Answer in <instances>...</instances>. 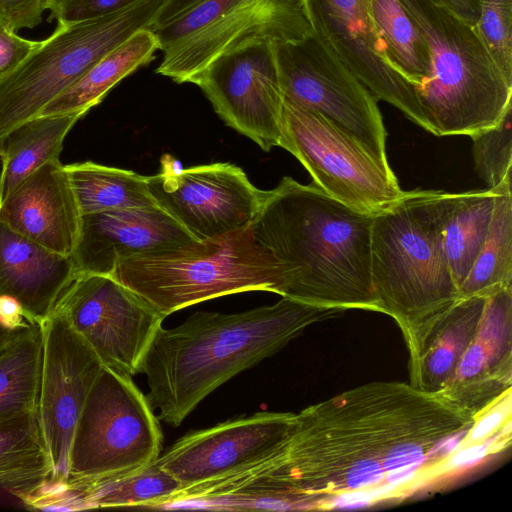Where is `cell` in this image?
<instances>
[{
	"instance_id": "cell-1",
	"label": "cell",
	"mask_w": 512,
	"mask_h": 512,
	"mask_svg": "<svg viewBox=\"0 0 512 512\" xmlns=\"http://www.w3.org/2000/svg\"><path fill=\"white\" fill-rule=\"evenodd\" d=\"M474 423L410 383L373 382L294 414L283 444L248 473L288 510L327 509L432 472Z\"/></svg>"
},
{
	"instance_id": "cell-2",
	"label": "cell",
	"mask_w": 512,
	"mask_h": 512,
	"mask_svg": "<svg viewBox=\"0 0 512 512\" xmlns=\"http://www.w3.org/2000/svg\"><path fill=\"white\" fill-rule=\"evenodd\" d=\"M346 310L282 297L239 313L198 311L154 335L139 366L158 420L173 427L216 388L272 356L308 326Z\"/></svg>"
},
{
	"instance_id": "cell-3",
	"label": "cell",
	"mask_w": 512,
	"mask_h": 512,
	"mask_svg": "<svg viewBox=\"0 0 512 512\" xmlns=\"http://www.w3.org/2000/svg\"><path fill=\"white\" fill-rule=\"evenodd\" d=\"M373 216L289 176L267 190L250 225L283 266L282 297L312 305L383 313L371 276Z\"/></svg>"
},
{
	"instance_id": "cell-4",
	"label": "cell",
	"mask_w": 512,
	"mask_h": 512,
	"mask_svg": "<svg viewBox=\"0 0 512 512\" xmlns=\"http://www.w3.org/2000/svg\"><path fill=\"white\" fill-rule=\"evenodd\" d=\"M450 193L405 191L373 216L371 276L384 314L402 331L412 365L426 339L460 299L443 241Z\"/></svg>"
},
{
	"instance_id": "cell-5",
	"label": "cell",
	"mask_w": 512,
	"mask_h": 512,
	"mask_svg": "<svg viewBox=\"0 0 512 512\" xmlns=\"http://www.w3.org/2000/svg\"><path fill=\"white\" fill-rule=\"evenodd\" d=\"M425 41L429 66L416 88L436 136L472 135L512 108V80L494 62L475 25L438 0H399Z\"/></svg>"
},
{
	"instance_id": "cell-6",
	"label": "cell",
	"mask_w": 512,
	"mask_h": 512,
	"mask_svg": "<svg viewBox=\"0 0 512 512\" xmlns=\"http://www.w3.org/2000/svg\"><path fill=\"white\" fill-rule=\"evenodd\" d=\"M165 318L185 307L248 291L284 295L286 274L251 227L119 258L110 275Z\"/></svg>"
},
{
	"instance_id": "cell-7",
	"label": "cell",
	"mask_w": 512,
	"mask_h": 512,
	"mask_svg": "<svg viewBox=\"0 0 512 512\" xmlns=\"http://www.w3.org/2000/svg\"><path fill=\"white\" fill-rule=\"evenodd\" d=\"M166 0H138L104 17L58 23L54 32L0 78V140L40 114L96 62L135 32L150 28Z\"/></svg>"
},
{
	"instance_id": "cell-8",
	"label": "cell",
	"mask_w": 512,
	"mask_h": 512,
	"mask_svg": "<svg viewBox=\"0 0 512 512\" xmlns=\"http://www.w3.org/2000/svg\"><path fill=\"white\" fill-rule=\"evenodd\" d=\"M162 433L147 397L130 375L103 366L72 439L67 483L123 476L154 461Z\"/></svg>"
},
{
	"instance_id": "cell-9",
	"label": "cell",
	"mask_w": 512,
	"mask_h": 512,
	"mask_svg": "<svg viewBox=\"0 0 512 512\" xmlns=\"http://www.w3.org/2000/svg\"><path fill=\"white\" fill-rule=\"evenodd\" d=\"M278 146L294 155L324 192L358 212L376 215L405 192L388 163L320 113L286 99Z\"/></svg>"
},
{
	"instance_id": "cell-10",
	"label": "cell",
	"mask_w": 512,
	"mask_h": 512,
	"mask_svg": "<svg viewBox=\"0 0 512 512\" xmlns=\"http://www.w3.org/2000/svg\"><path fill=\"white\" fill-rule=\"evenodd\" d=\"M272 47L284 99L320 113L388 163L377 99L320 38L312 31Z\"/></svg>"
},
{
	"instance_id": "cell-11",
	"label": "cell",
	"mask_w": 512,
	"mask_h": 512,
	"mask_svg": "<svg viewBox=\"0 0 512 512\" xmlns=\"http://www.w3.org/2000/svg\"><path fill=\"white\" fill-rule=\"evenodd\" d=\"M52 311L61 314L102 365L138 373L165 317L110 275L75 276Z\"/></svg>"
},
{
	"instance_id": "cell-12",
	"label": "cell",
	"mask_w": 512,
	"mask_h": 512,
	"mask_svg": "<svg viewBox=\"0 0 512 512\" xmlns=\"http://www.w3.org/2000/svg\"><path fill=\"white\" fill-rule=\"evenodd\" d=\"M40 325L42 361L36 417L52 467L49 480L67 482L74 432L103 365L61 314L52 311Z\"/></svg>"
},
{
	"instance_id": "cell-13",
	"label": "cell",
	"mask_w": 512,
	"mask_h": 512,
	"mask_svg": "<svg viewBox=\"0 0 512 512\" xmlns=\"http://www.w3.org/2000/svg\"><path fill=\"white\" fill-rule=\"evenodd\" d=\"M295 413L258 412L191 431L170 446L158 463L180 483L176 504L273 454L287 438Z\"/></svg>"
},
{
	"instance_id": "cell-14",
	"label": "cell",
	"mask_w": 512,
	"mask_h": 512,
	"mask_svg": "<svg viewBox=\"0 0 512 512\" xmlns=\"http://www.w3.org/2000/svg\"><path fill=\"white\" fill-rule=\"evenodd\" d=\"M148 187L197 241L220 240L250 227L267 193L240 167L222 162L148 176Z\"/></svg>"
},
{
	"instance_id": "cell-15",
	"label": "cell",
	"mask_w": 512,
	"mask_h": 512,
	"mask_svg": "<svg viewBox=\"0 0 512 512\" xmlns=\"http://www.w3.org/2000/svg\"><path fill=\"white\" fill-rule=\"evenodd\" d=\"M194 84L227 126L266 152L279 145L284 96L271 41H252L221 54Z\"/></svg>"
},
{
	"instance_id": "cell-16",
	"label": "cell",
	"mask_w": 512,
	"mask_h": 512,
	"mask_svg": "<svg viewBox=\"0 0 512 512\" xmlns=\"http://www.w3.org/2000/svg\"><path fill=\"white\" fill-rule=\"evenodd\" d=\"M312 31L377 100L400 110L428 132L432 128L415 89L394 68L372 14L371 0H303Z\"/></svg>"
},
{
	"instance_id": "cell-17",
	"label": "cell",
	"mask_w": 512,
	"mask_h": 512,
	"mask_svg": "<svg viewBox=\"0 0 512 512\" xmlns=\"http://www.w3.org/2000/svg\"><path fill=\"white\" fill-rule=\"evenodd\" d=\"M312 32L303 0H234L211 24L162 51L156 72L193 83L221 54L252 41L301 39Z\"/></svg>"
},
{
	"instance_id": "cell-18",
	"label": "cell",
	"mask_w": 512,
	"mask_h": 512,
	"mask_svg": "<svg viewBox=\"0 0 512 512\" xmlns=\"http://www.w3.org/2000/svg\"><path fill=\"white\" fill-rule=\"evenodd\" d=\"M512 387V287L486 298L477 332L453 377L436 394L476 418Z\"/></svg>"
},
{
	"instance_id": "cell-19",
	"label": "cell",
	"mask_w": 512,
	"mask_h": 512,
	"mask_svg": "<svg viewBox=\"0 0 512 512\" xmlns=\"http://www.w3.org/2000/svg\"><path fill=\"white\" fill-rule=\"evenodd\" d=\"M194 240L159 205L84 214L71 256L74 274L111 275L119 258Z\"/></svg>"
},
{
	"instance_id": "cell-20",
	"label": "cell",
	"mask_w": 512,
	"mask_h": 512,
	"mask_svg": "<svg viewBox=\"0 0 512 512\" xmlns=\"http://www.w3.org/2000/svg\"><path fill=\"white\" fill-rule=\"evenodd\" d=\"M82 214L65 165L51 159L20 182L0 203V221L26 238L71 257Z\"/></svg>"
},
{
	"instance_id": "cell-21",
	"label": "cell",
	"mask_w": 512,
	"mask_h": 512,
	"mask_svg": "<svg viewBox=\"0 0 512 512\" xmlns=\"http://www.w3.org/2000/svg\"><path fill=\"white\" fill-rule=\"evenodd\" d=\"M72 258L15 232L0 221V296L16 299L40 324L74 279Z\"/></svg>"
},
{
	"instance_id": "cell-22",
	"label": "cell",
	"mask_w": 512,
	"mask_h": 512,
	"mask_svg": "<svg viewBox=\"0 0 512 512\" xmlns=\"http://www.w3.org/2000/svg\"><path fill=\"white\" fill-rule=\"evenodd\" d=\"M484 297L460 298L426 339L416 361L408 366L410 384L436 395L453 377L474 338L485 306Z\"/></svg>"
},
{
	"instance_id": "cell-23",
	"label": "cell",
	"mask_w": 512,
	"mask_h": 512,
	"mask_svg": "<svg viewBox=\"0 0 512 512\" xmlns=\"http://www.w3.org/2000/svg\"><path fill=\"white\" fill-rule=\"evenodd\" d=\"M157 50H160L159 42L151 29L144 28L135 32L96 62L76 83L48 103L39 115H86L121 80L150 63Z\"/></svg>"
},
{
	"instance_id": "cell-24",
	"label": "cell",
	"mask_w": 512,
	"mask_h": 512,
	"mask_svg": "<svg viewBox=\"0 0 512 512\" xmlns=\"http://www.w3.org/2000/svg\"><path fill=\"white\" fill-rule=\"evenodd\" d=\"M83 116L39 115L13 128L0 140V203L32 172L59 158L64 139Z\"/></svg>"
},
{
	"instance_id": "cell-25",
	"label": "cell",
	"mask_w": 512,
	"mask_h": 512,
	"mask_svg": "<svg viewBox=\"0 0 512 512\" xmlns=\"http://www.w3.org/2000/svg\"><path fill=\"white\" fill-rule=\"evenodd\" d=\"M496 195L497 192L487 188L449 195L443 223V241L458 290L485 240Z\"/></svg>"
},
{
	"instance_id": "cell-26",
	"label": "cell",
	"mask_w": 512,
	"mask_h": 512,
	"mask_svg": "<svg viewBox=\"0 0 512 512\" xmlns=\"http://www.w3.org/2000/svg\"><path fill=\"white\" fill-rule=\"evenodd\" d=\"M81 214L158 204L148 187V176L92 161L65 165Z\"/></svg>"
},
{
	"instance_id": "cell-27",
	"label": "cell",
	"mask_w": 512,
	"mask_h": 512,
	"mask_svg": "<svg viewBox=\"0 0 512 512\" xmlns=\"http://www.w3.org/2000/svg\"><path fill=\"white\" fill-rule=\"evenodd\" d=\"M51 474L36 415L0 424V490L19 499L50 479Z\"/></svg>"
},
{
	"instance_id": "cell-28",
	"label": "cell",
	"mask_w": 512,
	"mask_h": 512,
	"mask_svg": "<svg viewBox=\"0 0 512 512\" xmlns=\"http://www.w3.org/2000/svg\"><path fill=\"white\" fill-rule=\"evenodd\" d=\"M42 361V329H24L0 354V424L36 415Z\"/></svg>"
},
{
	"instance_id": "cell-29",
	"label": "cell",
	"mask_w": 512,
	"mask_h": 512,
	"mask_svg": "<svg viewBox=\"0 0 512 512\" xmlns=\"http://www.w3.org/2000/svg\"><path fill=\"white\" fill-rule=\"evenodd\" d=\"M69 487L82 496L87 509L171 506L181 490L179 481L158 463L157 458L123 476Z\"/></svg>"
},
{
	"instance_id": "cell-30",
	"label": "cell",
	"mask_w": 512,
	"mask_h": 512,
	"mask_svg": "<svg viewBox=\"0 0 512 512\" xmlns=\"http://www.w3.org/2000/svg\"><path fill=\"white\" fill-rule=\"evenodd\" d=\"M512 287V194L497 192L485 240L462 283L460 298H487Z\"/></svg>"
},
{
	"instance_id": "cell-31",
	"label": "cell",
	"mask_w": 512,
	"mask_h": 512,
	"mask_svg": "<svg viewBox=\"0 0 512 512\" xmlns=\"http://www.w3.org/2000/svg\"><path fill=\"white\" fill-rule=\"evenodd\" d=\"M371 6L394 68L416 91L429 66L425 41L399 0H371Z\"/></svg>"
},
{
	"instance_id": "cell-32",
	"label": "cell",
	"mask_w": 512,
	"mask_h": 512,
	"mask_svg": "<svg viewBox=\"0 0 512 512\" xmlns=\"http://www.w3.org/2000/svg\"><path fill=\"white\" fill-rule=\"evenodd\" d=\"M512 108L494 126L470 135L474 169L495 192L511 190Z\"/></svg>"
},
{
	"instance_id": "cell-33",
	"label": "cell",
	"mask_w": 512,
	"mask_h": 512,
	"mask_svg": "<svg viewBox=\"0 0 512 512\" xmlns=\"http://www.w3.org/2000/svg\"><path fill=\"white\" fill-rule=\"evenodd\" d=\"M475 27L496 65L512 80V0H479Z\"/></svg>"
},
{
	"instance_id": "cell-34",
	"label": "cell",
	"mask_w": 512,
	"mask_h": 512,
	"mask_svg": "<svg viewBox=\"0 0 512 512\" xmlns=\"http://www.w3.org/2000/svg\"><path fill=\"white\" fill-rule=\"evenodd\" d=\"M138 0H51L50 20L72 23L96 19L119 12Z\"/></svg>"
},
{
	"instance_id": "cell-35",
	"label": "cell",
	"mask_w": 512,
	"mask_h": 512,
	"mask_svg": "<svg viewBox=\"0 0 512 512\" xmlns=\"http://www.w3.org/2000/svg\"><path fill=\"white\" fill-rule=\"evenodd\" d=\"M19 500L30 510L64 512L87 509L82 496L70 488L67 482H55L49 479Z\"/></svg>"
},
{
	"instance_id": "cell-36",
	"label": "cell",
	"mask_w": 512,
	"mask_h": 512,
	"mask_svg": "<svg viewBox=\"0 0 512 512\" xmlns=\"http://www.w3.org/2000/svg\"><path fill=\"white\" fill-rule=\"evenodd\" d=\"M51 0H0V19L14 31L39 25Z\"/></svg>"
},
{
	"instance_id": "cell-37",
	"label": "cell",
	"mask_w": 512,
	"mask_h": 512,
	"mask_svg": "<svg viewBox=\"0 0 512 512\" xmlns=\"http://www.w3.org/2000/svg\"><path fill=\"white\" fill-rule=\"evenodd\" d=\"M41 42L20 37L0 19V78L19 65Z\"/></svg>"
},
{
	"instance_id": "cell-38",
	"label": "cell",
	"mask_w": 512,
	"mask_h": 512,
	"mask_svg": "<svg viewBox=\"0 0 512 512\" xmlns=\"http://www.w3.org/2000/svg\"><path fill=\"white\" fill-rule=\"evenodd\" d=\"M0 324L10 331H21L33 324L22 305L10 296H0Z\"/></svg>"
},
{
	"instance_id": "cell-39",
	"label": "cell",
	"mask_w": 512,
	"mask_h": 512,
	"mask_svg": "<svg viewBox=\"0 0 512 512\" xmlns=\"http://www.w3.org/2000/svg\"><path fill=\"white\" fill-rule=\"evenodd\" d=\"M204 1L206 0H166L155 16L154 22L150 28L164 25Z\"/></svg>"
},
{
	"instance_id": "cell-40",
	"label": "cell",
	"mask_w": 512,
	"mask_h": 512,
	"mask_svg": "<svg viewBox=\"0 0 512 512\" xmlns=\"http://www.w3.org/2000/svg\"><path fill=\"white\" fill-rule=\"evenodd\" d=\"M459 18L475 25L479 15V0H438Z\"/></svg>"
},
{
	"instance_id": "cell-41",
	"label": "cell",
	"mask_w": 512,
	"mask_h": 512,
	"mask_svg": "<svg viewBox=\"0 0 512 512\" xmlns=\"http://www.w3.org/2000/svg\"><path fill=\"white\" fill-rule=\"evenodd\" d=\"M21 331H10L0 324V354H2Z\"/></svg>"
}]
</instances>
